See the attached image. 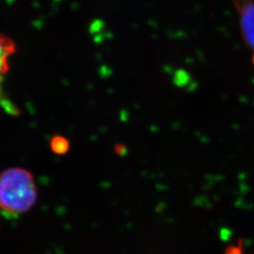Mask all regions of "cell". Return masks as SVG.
<instances>
[{"label":"cell","instance_id":"cell-1","mask_svg":"<svg viewBox=\"0 0 254 254\" xmlns=\"http://www.w3.org/2000/svg\"><path fill=\"white\" fill-rule=\"evenodd\" d=\"M37 188L32 174L13 168L0 174V210L8 216H18L33 206Z\"/></svg>","mask_w":254,"mask_h":254},{"label":"cell","instance_id":"cell-2","mask_svg":"<svg viewBox=\"0 0 254 254\" xmlns=\"http://www.w3.org/2000/svg\"><path fill=\"white\" fill-rule=\"evenodd\" d=\"M246 45L254 52V0H234ZM254 64V54L253 56Z\"/></svg>","mask_w":254,"mask_h":254},{"label":"cell","instance_id":"cell-3","mask_svg":"<svg viewBox=\"0 0 254 254\" xmlns=\"http://www.w3.org/2000/svg\"><path fill=\"white\" fill-rule=\"evenodd\" d=\"M14 51L15 46L13 42L0 34V107L11 114L16 112V109L5 96L2 85L4 83V77L9 70V59Z\"/></svg>","mask_w":254,"mask_h":254},{"label":"cell","instance_id":"cell-4","mask_svg":"<svg viewBox=\"0 0 254 254\" xmlns=\"http://www.w3.org/2000/svg\"><path fill=\"white\" fill-rule=\"evenodd\" d=\"M50 147L55 154H66L70 149L69 140L63 136H56L51 139Z\"/></svg>","mask_w":254,"mask_h":254},{"label":"cell","instance_id":"cell-5","mask_svg":"<svg viewBox=\"0 0 254 254\" xmlns=\"http://www.w3.org/2000/svg\"><path fill=\"white\" fill-rule=\"evenodd\" d=\"M115 153L118 154V155H124V154L127 153V149H126L125 145L118 144V145L115 147Z\"/></svg>","mask_w":254,"mask_h":254},{"label":"cell","instance_id":"cell-6","mask_svg":"<svg viewBox=\"0 0 254 254\" xmlns=\"http://www.w3.org/2000/svg\"><path fill=\"white\" fill-rule=\"evenodd\" d=\"M226 254H240V250L238 248H230V250L228 251Z\"/></svg>","mask_w":254,"mask_h":254}]
</instances>
